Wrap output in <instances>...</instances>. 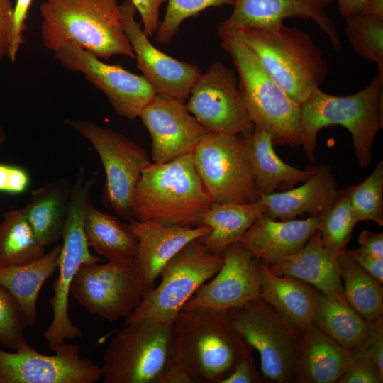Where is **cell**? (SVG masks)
<instances>
[{
	"mask_svg": "<svg viewBox=\"0 0 383 383\" xmlns=\"http://www.w3.org/2000/svg\"><path fill=\"white\" fill-rule=\"evenodd\" d=\"M260 297L303 334L313 323L321 292L297 278L272 272L260 261Z\"/></svg>",
	"mask_w": 383,
	"mask_h": 383,
	"instance_id": "cell-26",
	"label": "cell"
},
{
	"mask_svg": "<svg viewBox=\"0 0 383 383\" xmlns=\"http://www.w3.org/2000/svg\"><path fill=\"white\" fill-rule=\"evenodd\" d=\"M342 190L338 189L331 167L322 164L315 174L298 187L258 199L267 209L266 215L273 219L287 221L299 215L321 216L336 199Z\"/></svg>",
	"mask_w": 383,
	"mask_h": 383,
	"instance_id": "cell-24",
	"label": "cell"
},
{
	"mask_svg": "<svg viewBox=\"0 0 383 383\" xmlns=\"http://www.w3.org/2000/svg\"><path fill=\"white\" fill-rule=\"evenodd\" d=\"M345 252L364 270L370 274L380 283H383V259H379L360 248L349 250H345Z\"/></svg>",
	"mask_w": 383,
	"mask_h": 383,
	"instance_id": "cell-45",
	"label": "cell"
},
{
	"mask_svg": "<svg viewBox=\"0 0 383 383\" xmlns=\"http://www.w3.org/2000/svg\"><path fill=\"white\" fill-rule=\"evenodd\" d=\"M65 124L88 140L106 173L104 200L121 218L134 220L133 199L140 174L151 162L145 151L127 136L87 121L67 118Z\"/></svg>",
	"mask_w": 383,
	"mask_h": 383,
	"instance_id": "cell-11",
	"label": "cell"
},
{
	"mask_svg": "<svg viewBox=\"0 0 383 383\" xmlns=\"http://www.w3.org/2000/svg\"><path fill=\"white\" fill-rule=\"evenodd\" d=\"M94 182V179L83 174H77L67 202L62 244L57 259L59 275L53 282L54 294L50 300L52 320L43 333L50 349L55 353H79L78 345L65 342L66 339L82 335L81 329L72 323L68 314L70 287L82 265L101 261L90 252L84 228L89 194Z\"/></svg>",
	"mask_w": 383,
	"mask_h": 383,
	"instance_id": "cell-7",
	"label": "cell"
},
{
	"mask_svg": "<svg viewBox=\"0 0 383 383\" xmlns=\"http://www.w3.org/2000/svg\"><path fill=\"white\" fill-rule=\"evenodd\" d=\"M139 118L152 140V161L162 164L192 154L210 131L177 100L157 94Z\"/></svg>",
	"mask_w": 383,
	"mask_h": 383,
	"instance_id": "cell-18",
	"label": "cell"
},
{
	"mask_svg": "<svg viewBox=\"0 0 383 383\" xmlns=\"http://www.w3.org/2000/svg\"><path fill=\"white\" fill-rule=\"evenodd\" d=\"M137 238L134 262L146 295L165 265L185 245L211 231L206 226H165L153 221L133 220L127 224Z\"/></svg>",
	"mask_w": 383,
	"mask_h": 383,
	"instance_id": "cell-21",
	"label": "cell"
},
{
	"mask_svg": "<svg viewBox=\"0 0 383 383\" xmlns=\"http://www.w3.org/2000/svg\"><path fill=\"white\" fill-rule=\"evenodd\" d=\"M317 217L277 221L266 214L256 220L239 243L267 265L299 250L319 229Z\"/></svg>",
	"mask_w": 383,
	"mask_h": 383,
	"instance_id": "cell-22",
	"label": "cell"
},
{
	"mask_svg": "<svg viewBox=\"0 0 383 383\" xmlns=\"http://www.w3.org/2000/svg\"><path fill=\"white\" fill-rule=\"evenodd\" d=\"M338 255L324 246L318 230L299 250L267 266L277 274L297 278L348 304L343 294Z\"/></svg>",
	"mask_w": 383,
	"mask_h": 383,
	"instance_id": "cell-23",
	"label": "cell"
},
{
	"mask_svg": "<svg viewBox=\"0 0 383 383\" xmlns=\"http://www.w3.org/2000/svg\"><path fill=\"white\" fill-rule=\"evenodd\" d=\"M28 324L11 293L0 285V345L14 350L27 349L25 331Z\"/></svg>",
	"mask_w": 383,
	"mask_h": 383,
	"instance_id": "cell-39",
	"label": "cell"
},
{
	"mask_svg": "<svg viewBox=\"0 0 383 383\" xmlns=\"http://www.w3.org/2000/svg\"><path fill=\"white\" fill-rule=\"evenodd\" d=\"M360 248L370 254L383 259V233L362 231L358 238Z\"/></svg>",
	"mask_w": 383,
	"mask_h": 383,
	"instance_id": "cell-47",
	"label": "cell"
},
{
	"mask_svg": "<svg viewBox=\"0 0 383 383\" xmlns=\"http://www.w3.org/2000/svg\"><path fill=\"white\" fill-rule=\"evenodd\" d=\"M223 49L238 74L239 91L254 127L270 134L274 145H301L300 106L265 70L238 29L218 26Z\"/></svg>",
	"mask_w": 383,
	"mask_h": 383,
	"instance_id": "cell-4",
	"label": "cell"
},
{
	"mask_svg": "<svg viewBox=\"0 0 383 383\" xmlns=\"http://www.w3.org/2000/svg\"><path fill=\"white\" fill-rule=\"evenodd\" d=\"M55 58L67 70L81 72L107 98L120 116L133 121L157 95L143 76L133 74L118 65L104 62L91 52L72 43L62 44Z\"/></svg>",
	"mask_w": 383,
	"mask_h": 383,
	"instance_id": "cell-14",
	"label": "cell"
},
{
	"mask_svg": "<svg viewBox=\"0 0 383 383\" xmlns=\"http://www.w3.org/2000/svg\"><path fill=\"white\" fill-rule=\"evenodd\" d=\"M221 255L220 270L197 289L182 309L228 311L260 296V260L239 242L228 245Z\"/></svg>",
	"mask_w": 383,
	"mask_h": 383,
	"instance_id": "cell-17",
	"label": "cell"
},
{
	"mask_svg": "<svg viewBox=\"0 0 383 383\" xmlns=\"http://www.w3.org/2000/svg\"><path fill=\"white\" fill-rule=\"evenodd\" d=\"M141 17L143 30L148 38L153 37L160 25V9L167 0H131Z\"/></svg>",
	"mask_w": 383,
	"mask_h": 383,
	"instance_id": "cell-43",
	"label": "cell"
},
{
	"mask_svg": "<svg viewBox=\"0 0 383 383\" xmlns=\"http://www.w3.org/2000/svg\"><path fill=\"white\" fill-rule=\"evenodd\" d=\"M40 37L55 52L72 43L100 59H135L125 34L118 0H44L40 5Z\"/></svg>",
	"mask_w": 383,
	"mask_h": 383,
	"instance_id": "cell-3",
	"label": "cell"
},
{
	"mask_svg": "<svg viewBox=\"0 0 383 383\" xmlns=\"http://www.w3.org/2000/svg\"><path fill=\"white\" fill-rule=\"evenodd\" d=\"M172 323L143 318L124 323L103 356L104 383H159L165 368Z\"/></svg>",
	"mask_w": 383,
	"mask_h": 383,
	"instance_id": "cell-9",
	"label": "cell"
},
{
	"mask_svg": "<svg viewBox=\"0 0 383 383\" xmlns=\"http://www.w3.org/2000/svg\"><path fill=\"white\" fill-rule=\"evenodd\" d=\"M72 186L60 179L33 191L22 211L39 241L45 247L62 238Z\"/></svg>",
	"mask_w": 383,
	"mask_h": 383,
	"instance_id": "cell-29",
	"label": "cell"
},
{
	"mask_svg": "<svg viewBox=\"0 0 383 383\" xmlns=\"http://www.w3.org/2000/svg\"><path fill=\"white\" fill-rule=\"evenodd\" d=\"M227 314L235 331L258 352L262 377L270 382H294L304 334L260 296Z\"/></svg>",
	"mask_w": 383,
	"mask_h": 383,
	"instance_id": "cell-8",
	"label": "cell"
},
{
	"mask_svg": "<svg viewBox=\"0 0 383 383\" xmlns=\"http://www.w3.org/2000/svg\"><path fill=\"white\" fill-rule=\"evenodd\" d=\"M360 11L383 19V0H367Z\"/></svg>",
	"mask_w": 383,
	"mask_h": 383,
	"instance_id": "cell-50",
	"label": "cell"
},
{
	"mask_svg": "<svg viewBox=\"0 0 383 383\" xmlns=\"http://www.w3.org/2000/svg\"><path fill=\"white\" fill-rule=\"evenodd\" d=\"M192 158L213 203L243 204L260 198L239 136L209 132L195 148Z\"/></svg>",
	"mask_w": 383,
	"mask_h": 383,
	"instance_id": "cell-13",
	"label": "cell"
},
{
	"mask_svg": "<svg viewBox=\"0 0 383 383\" xmlns=\"http://www.w3.org/2000/svg\"><path fill=\"white\" fill-rule=\"evenodd\" d=\"M313 323L342 347L356 355L365 350L372 342L383 326V319L370 322L348 304L321 292Z\"/></svg>",
	"mask_w": 383,
	"mask_h": 383,
	"instance_id": "cell-28",
	"label": "cell"
},
{
	"mask_svg": "<svg viewBox=\"0 0 383 383\" xmlns=\"http://www.w3.org/2000/svg\"><path fill=\"white\" fill-rule=\"evenodd\" d=\"M136 12L131 0H124L120 4L123 28L137 60V68L157 94L184 104L201 74L199 68L173 58L155 47L144 33L141 22L135 20Z\"/></svg>",
	"mask_w": 383,
	"mask_h": 383,
	"instance_id": "cell-16",
	"label": "cell"
},
{
	"mask_svg": "<svg viewBox=\"0 0 383 383\" xmlns=\"http://www.w3.org/2000/svg\"><path fill=\"white\" fill-rule=\"evenodd\" d=\"M266 211V206L259 200L243 204L212 203L201 221V226H209L211 231L198 240L211 252L221 254L228 245L239 242Z\"/></svg>",
	"mask_w": 383,
	"mask_h": 383,
	"instance_id": "cell-30",
	"label": "cell"
},
{
	"mask_svg": "<svg viewBox=\"0 0 383 383\" xmlns=\"http://www.w3.org/2000/svg\"><path fill=\"white\" fill-rule=\"evenodd\" d=\"M84 228L88 245L109 261L134 259L138 241L127 224L98 210L90 201L85 212Z\"/></svg>",
	"mask_w": 383,
	"mask_h": 383,
	"instance_id": "cell-32",
	"label": "cell"
},
{
	"mask_svg": "<svg viewBox=\"0 0 383 383\" xmlns=\"http://www.w3.org/2000/svg\"><path fill=\"white\" fill-rule=\"evenodd\" d=\"M60 250L61 245H56L38 260L20 266L0 267V285L16 299L28 326L36 321L39 292L57 268Z\"/></svg>",
	"mask_w": 383,
	"mask_h": 383,
	"instance_id": "cell-31",
	"label": "cell"
},
{
	"mask_svg": "<svg viewBox=\"0 0 383 383\" xmlns=\"http://www.w3.org/2000/svg\"><path fill=\"white\" fill-rule=\"evenodd\" d=\"M238 30L267 72L294 101L301 104L320 88L328 65L306 32L284 23Z\"/></svg>",
	"mask_w": 383,
	"mask_h": 383,
	"instance_id": "cell-6",
	"label": "cell"
},
{
	"mask_svg": "<svg viewBox=\"0 0 383 383\" xmlns=\"http://www.w3.org/2000/svg\"><path fill=\"white\" fill-rule=\"evenodd\" d=\"M212 201L195 170L192 154L150 162L143 170L133 199L134 220L165 226H201Z\"/></svg>",
	"mask_w": 383,
	"mask_h": 383,
	"instance_id": "cell-5",
	"label": "cell"
},
{
	"mask_svg": "<svg viewBox=\"0 0 383 383\" xmlns=\"http://www.w3.org/2000/svg\"><path fill=\"white\" fill-rule=\"evenodd\" d=\"M345 34L353 50L372 62L383 77V19L362 11L345 18Z\"/></svg>",
	"mask_w": 383,
	"mask_h": 383,
	"instance_id": "cell-35",
	"label": "cell"
},
{
	"mask_svg": "<svg viewBox=\"0 0 383 383\" xmlns=\"http://www.w3.org/2000/svg\"><path fill=\"white\" fill-rule=\"evenodd\" d=\"M21 209H11L0 222V267L23 265L45 255Z\"/></svg>",
	"mask_w": 383,
	"mask_h": 383,
	"instance_id": "cell-34",
	"label": "cell"
},
{
	"mask_svg": "<svg viewBox=\"0 0 383 383\" xmlns=\"http://www.w3.org/2000/svg\"><path fill=\"white\" fill-rule=\"evenodd\" d=\"M262 375L255 365L252 352L245 355L235 365L232 372L222 383H258L262 382Z\"/></svg>",
	"mask_w": 383,
	"mask_h": 383,
	"instance_id": "cell-44",
	"label": "cell"
},
{
	"mask_svg": "<svg viewBox=\"0 0 383 383\" xmlns=\"http://www.w3.org/2000/svg\"><path fill=\"white\" fill-rule=\"evenodd\" d=\"M4 139H5L4 131L0 125V145L4 143Z\"/></svg>",
	"mask_w": 383,
	"mask_h": 383,
	"instance_id": "cell-51",
	"label": "cell"
},
{
	"mask_svg": "<svg viewBox=\"0 0 383 383\" xmlns=\"http://www.w3.org/2000/svg\"><path fill=\"white\" fill-rule=\"evenodd\" d=\"M383 372L366 355L356 354L338 383H382Z\"/></svg>",
	"mask_w": 383,
	"mask_h": 383,
	"instance_id": "cell-40",
	"label": "cell"
},
{
	"mask_svg": "<svg viewBox=\"0 0 383 383\" xmlns=\"http://www.w3.org/2000/svg\"><path fill=\"white\" fill-rule=\"evenodd\" d=\"M223 264L221 254L211 252L199 240L190 242L165 265L158 286L143 296L124 323L143 318L173 323L184 305Z\"/></svg>",
	"mask_w": 383,
	"mask_h": 383,
	"instance_id": "cell-10",
	"label": "cell"
},
{
	"mask_svg": "<svg viewBox=\"0 0 383 383\" xmlns=\"http://www.w3.org/2000/svg\"><path fill=\"white\" fill-rule=\"evenodd\" d=\"M251 352L231 325L227 311L182 309L172 323L159 383H222Z\"/></svg>",
	"mask_w": 383,
	"mask_h": 383,
	"instance_id": "cell-1",
	"label": "cell"
},
{
	"mask_svg": "<svg viewBox=\"0 0 383 383\" xmlns=\"http://www.w3.org/2000/svg\"><path fill=\"white\" fill-rule=\"evenodd\" d=\"M338 263L343 294L348 305L370 322L383 319L382 283L350 257L345 250L338 254Z\"/></svg>",
	"mask_w": 383,
	"mask_h": 383,
	"instance_id": "cell-33",
	"label": "cell"
},
{
	"mask_svg": "<svg viewBox=\"0 0 383 383\" xmlns=\"http://www.w3.org/2000/svg\"><path fill=\"white\" fill-rule=\"evenodd\" d=\"M342 16L346 18L360 12L367 0H335Z\"/></svg>",
	"mask_w": 383,
	"mask_h": 383,
	"instance_id": "cell-49",
	"label": "cell"
},
{
	"mask_svg": "<svg viewBox=\"0 0 383 383\" xmlns=\"http://www.w3.org/2000/svg\"><path fill=\"white\" fill-rule=\"evenodd\" d=\"M101 368L79 353L40 354L33 347L8 352L0 348V383H94Z\"/></svg>",
	"mask_w": 383,
	"mask_h": 383,
	"instance_id": "cell-19",
	"label": "cell"
},
{
	"mask_svg": "<svg viewBox=\"0 0 383 383\" xmlns=\"http://www.w3.org/2000/svg\"><path fill=\"white\" fill-rule=\"evenodd\" d=\"M30 178L24 168L0 163V192L19 194L25 192L30 185Z\"/></svg>",
	"mask_w": 383,
	"mask_h": 383,
	"instance_id": "cell-42",
	"label": "cell"
},
{
	"mask_svg": "<svg viewBox=\"0 0 383 383\" xmlns=\"http://www.w3.org/2000/svg\"><path fill=\"white\" fill-rule=\"evenodd\" d=\"M354 356L313 323L304 333L294 382L338 383Z\"/></svg>",
	"mask_w": 383,
	"mask_h": 383,
	"instance_id": "cell-27",
	"label": "cell"
},
{
	"mask_svg": "<svg viewBox=\"0 0 383 383\" xmlns=\"http://www.w3.org/2000/svg\"><path fill=\"white\" fill-rule=\"evenodd\" d=\"M33 0H16L13 7L9 57L14 62L21 45L24 43L26 21Z\"/></svg>",
	"mask_w": 383,
	"mask_h": 383,
	"instance_id": "cell-41",
	"label": "cell"
},
{
	"mask_svg": "<svg viewBox=\"0 0 383 383\" xmlns=\"http://www.w3.org/2000/svg\"><path fill=\"white\" fill-rule=\"evenodd\" d=\"M244 151L259 195L293 188L305 182L317 170H300L283 162L276 154L271 136L255 127L241 137Z\"/></svg>",
	"mask_w": 383,
	"mask_h": 383,
	"instance_id": "cell-25",
	"label": "cell"
},
{
	"mask_svg": "<svg viewBox=\"0 0 383 383\" xmlns=\"http://www.w3.org/2000/svg\"><path fill=\"white\" fill-rule=\"evenodd\" d=\"M359 354H363L368 357L383 372V326L365 350Z\"/></svg>",
	"mask_w": 383,
	"mask_h": 383,
	"instance_id": "cell-48",
	"label": "cell"
},
{
	"mask_svg": "<svg viewBox=\"0 0 383 383\" xmlns=\"http://www.w3.org/2000/svg\"><path fill=\"white\" fill-rule=\"evenodd\" d=\"M334 0H234L231 16L219 26L231 28H262L280 24L288 18L314 21L339 50L341 42L334 21L327 12Z\"/></svg>",
	"mask_w": 383,
	"mask_h": 383,
	"instance_id": "cell-20",
	"label": "cell"
},
{
	"mask_svg": "<svg viewBox=\"0 0 383 383\" xmlns=\"http://www.w3.org/2000/svg\"><path fill=\"white\" fill-rule=\"evenodd\" d=\"M98 263L80 266L70 292L91 314L109 321L128 318L145 294L134 260Z\"/></svg>",
	"mask_w": 383,
	"mask_h": 383,
	"instance_id": "cell-12",
	"label": "cell"
},
{
	"mask_svg": "<svg viewBox=\"0 0 383 383\" xmlns=\"http://www.w3.org/2000/svg\"><path fill=\"white\" fill-rule=\"evenodd\" d=\"M233 3L234 0H167L165 14L156 32L155 40L160 44H170L186 19L198 16L209 7L233 6Z\"/></svg>",
	"mask_w": 383,
	"mask_h": 383,
	"instance_id": "cell-38",
	"label": "cell"
},
{
	"mask_svg": "<svg viewBox=\"0 0 383 383\" xmlns=\"http://www.w3.org/2000/svg\"><path fill=\"white\" fill-rule=\"evenodd\" d=\"M299 106L301 145L311 162L318 132L339 125L351 135L360 167L370 165L374 140L383 128V77L376 74L368 86L350 96H333L317 88Z\"/></svg>",
	"mask_w": 383,
	"mask_h": 383,
	"instance_id": "cell-2",
	"label": "cell"
},
{
	"mask_svg": "<svg viewBox=\"0 0 383 383\" xmlns=\"http://www.w3.org/2000/svg\"><path fill=\"white\" fill-rule=\"evenodd\" d=\"M13 3L0 0V61L9 57Z\"/></svg>",
	"mask_w": 383,
	"mask_h": 383,
	"instance_id": "cell-46",
	"label": "cell"
},
{
	"mask_svg": "<svg viewBox=\"0 0 383 383\" xmlns=\"http://www.w3.org/2000/svg\"><path fill=\"white\" fill-rule=\"evenodd\" d=\"M345 192L357 223L370 221L383 225V161L362 182Z\"/></svg>",
	"mask_w": 383,
	"mask_h": 383,
	"instance_id": "cell-37",
	"label": "cell"
},
{
	"mask_svg": "<svg viewBox=\"0 0 383 383\" xmlns=\"http://www.w3.org/2000/svg\"><path fill=\"white\" fill-rule=\"evenodd\" d=\"M185 104L210 132L238 136L251 131L235 72L220 62L211 64L195 82Z\"/></svg>",
	"mask_w": 383,
	"mask_h": 383,
	"instance_id": "cell-15",
	"label": "cell"
},
{
	"mask_svg": "<svg viewBox=\"0 0 383 383\" xmlns=\"http://www.w3.org/2000/svg\"><path fill=\"white\" fill-rule=\"evenodd\" d=\"M318 218L324 246L337 254L345 251L357 223L345 190Z\"/></svg>",
	"mask_w": 383,
	"mask_h": 383,
	"instance_id": "cell-36",
	"label": "cell"
}]
</instances>
